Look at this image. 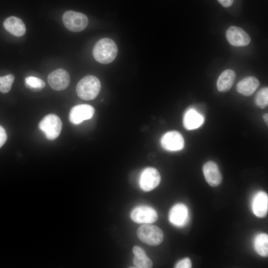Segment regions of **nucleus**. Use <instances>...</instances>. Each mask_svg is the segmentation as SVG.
Here are the masks:
<instances>
[{
  "mask_svg": "<svg viewBox=\"0 0 268 268\" xmlns=\"http://www.w3.org/2000/svg\"><path fill=\"white\" fill-rule=\"evenodd\" d=\"M118 54V48L111 39L103 38L98 40L93 49V55L95 60L102 64L112 62Z\"/></svg>",
  "mask_w": 268,
  "mask_h": 268,
  "instance_id": "1",
  "label": "nucleus"
},
{
  "mask_svg": "<svg viewBox=\"0 0 268 268\" xmlns=\"http://www.w3.org/2000/svg\"><path fill=\"white\" fill-rule=\"evenodd\" d=\"M100 80L92 75L85 76L78 82L76 91L78 96L84 100H91L95 98L101 90Z\"/></svg>",
  "mask_w": 268,
  "mask_h": 268,
  "instance_id": "2",
  "label": "nucleus"
},
{
  "mask_svg": "<svg viewBox=\"0 0 268 268\" xmlns=\"http://www.w3.org/2000/svg\"><path fill=\"white\" fill-rule=\"evenodd\" d=\"M137 236L143 243L150 246H157L163 240L162 230L158 226L150 224H144L139 227Z\"/></svg>",
  "mask_w": 268,
  "mask_h": 268,
  "instance_id": "3",
  "label": "nucleus"
},
{
  "mask_svg": "<svg viewBox=\"0 0 268 268\" xmlns=\"http://www.w3.org/2000/svg\"><path fill=\"white\" fill-rule=\"evenodd\" d=\"M38 127L44 134L47 139L53 140L60 135L62 128V123L58 116L50 114L43 118L39 123Z\"/></svg>",
  "mask_w": 268,
  "mask_h": 268,
  "instance_id": "4",
  "label": "nucleus"
},
{
  "mask_svg": "<svg viewBox=\"0 0 268 268\" xmlns=\"http://www.w3.org/2000/svg\"><path fill=\"white\" fill-rule=\"evenodd\" d=\"M62 20L65 27L72 32L83 30L88 23V18L84 14L72 10L65 12Z\"/></svg>",
  "mask_w": 268,
  "mask_h": 268,
  "instance_id": "5",
  "label": "nucleus"
},
{
  "mask_svg": "<svg viewBox=\"0 0 268 268\" xmlns=\"http://www.w3.org/2000/svg\"><path fill=\"white\" fill-rule=\"evenodd\" d=\"M161 180L160 175L157 169L147 167L141 172L139 186L144 191H150L158 186Z\"/></svg>",
  "mask_w": 268,
  "mask_h": 268,
  "instance_id": "6",
  "label": "nucleus"
},
{
  "mask_svg": "<svg viewBox=\"0 0 268 268\" xmlns=\"http://www.w3.org/2000/svg\"><path fill=\"white\" fill-rule=\"evenodd\" d=\"M131 219L135 222L151 224L158 218L157 212L148 206H139L134 208L131 213Z\"/></svg>",
  "mask_w": 268,
  "mask_h": 268,
  "instance_id": "7",
  "label": "nucleus"
},
{
  "mask_svg": "<svg viewBox=\"0 0 268 268\" xmlns=\"http://www.w3.org/2000/svg\"><path fill=\"white\" fill-rule=\"evenodd\" d=\"M94 108L88 104H80L73 107L69 113V120L74 125H78L92 118Z\"/></svg>",
  "mask_w": 268,
  "mask_h": 268,
  "instance_id": "8",
  "label": "nucleus"
},
{
  "mask_svg": "<svg viewBox=\"0 0 268 268\" xmlns=\"http://www.w3.org/2000/svg\"><path fill=\"white\" fill-rule=\"evenodd\" d=\"M48 82L54 90H63L68 86L70 82V76L67 70L63 68H58L48 75Z\"/></svg>",
  "mask_w": 268,
  "mask_h": 268,
  "instance_id": "9",
  "label": "nucleus"
},
{
  "mask_svg": "<svg viewBox=\"0 0 268 268\" xmlns=\"http://www.w3.org/2000/svg\"><path fill=\"white\" fill-rule=\"evenodd\" d=\"M160 141L162 147L170 151L180 150L184 146L183 137L177 131H170L165 133L161 137Z\"/></svg>",
  "mask_w": 268,
  "mask_h": 268,
  "instance_id": "10",
  "label": "nucleus"
},
{
  "mask_svg": "<svg viewBox=\"0 0 268 268\" xmlns=\"http://www.w3.org/2000/svg\"><path fill=\"white\" fill-rule=\"evenodd\" d=\"M228 42L232 46L242 47L248 45L250 41V36L240 27L230 26L226 31Z\"/></svg>",
  "mask_w": 268,
  "mask_h": 268,
  "instance_id": "11",
  "label": "nucleus"
},
{
  "mask_svg": "<svg viewBox=\"0 0 268 268\" xmlns=\"http://www.w3.org/2000/svg\"><path fill=\"white\" fill-rule=\"evenodd\" d=\"M169 219L175 226L181 227L185 225L189 219L187 207L183 203H177L174 205L169 211Z\"/></svg>",
  "mask_w": 268,
  "mask_h": 268,
  "instance_id": "12",
  "label": "nucleus"
},
{
  "mask_svg": "<svg viewBox=\"0 0 268 268\" xmlns=\"http://www.w3.org/2000/svg\"><path fill=\"white\" fill-rule=\"evenodd\" d=\"M207 183L212 187L219 186L222 182V175L217 165L213 161L206 162L202 168Z\"/></svg>",
  "mask_w": 268,
  "mask_h": 268,
  "instance_id": "13",
  "label": "nucleus"
},
{
  "mask_svg": "<svg viewBox=\"0 0 268 268\" xmlns=\"http://www.w3.org/2000/svg\"><path fill=\"white\" fill-rule=\"evenodd\" d=\"M252 208L254 214L259 217H265L268 211V196L264 191H259L253 197Z\"/></svg>",
  "mask_w": 268,
  "mask_h": 268,
  "instance_id": "14",
  "label": "nucleus"
},
{
  "mask_svg": "<svg viewBox=\"0 0 268 268\" xmlns=\"http://www.w3.org/2000/svg\"><path fill=\"white\" fill-rule=\"evenodd\" d=\"M4 28L16 37H21L26 32V27L23 21L16 16L7 17L3 23Z\"/></svg>",
  "mask_w": 268,
  "mask_h": 268,
  "instance_id": "15",
  "label": "nucleus"
},
{
  "mask_svg": "<svg viewBox=\"0 0 268 268\" xmlns=\"http://www.w3.org/2000/svg\"><path fill=\"white\" fill-rule=\"evenodd\" d=\"M260 85L259 80L255 76H249L241 80L237 84V91L246 96L252 95Z\"/></svg>",
  "mask_w": 268,
  "mask_h": 268,
  "instance_id": "16",
  "label": "nucleus"
},
{
  "mask_svg": "<svg viewBox=\"0 0 268 268\" xmlns=\"http://www.w3.org/2000/svg\"><path fill=\"white\" fill-rule=\"evenodd\" d=\"M204 121L203 117L196 110L190 108L185 113L183 118L184 127L188 130L199 128Z\"/></svg>",
  "mask_w": 268,
  "mask_h": 268,
  "instance_id": "17",
  "label": "nucleus"
},
{
  "mask_svg": "<svg viewBox=\"0 0 268 268\" xmlns=\"http://www.w3.org/2000/svg\"><path fill=\"white\" fill-rule=\"evenodd\" d=\"M236 77V73L232 69L224 70L219 75L217 81V88L221 92L228 91L232 86Z\"/></svg>",
  "mask_w": 268,
  "mask_h": 268,
  "instance_id": "18",
  "label": "nucleus"
},
{
  "mask_svg": "<svg viewBox=\"0 0 268 268\" xmlns=\"http://www.w3.org/2000/svg\"><path fill=\"white\" fill-rule=\"evenodd\" d=\"M133 252L134 255L133 262L136 268H150L152 267V261L141 248L135 246L133 247Z\"/></svg>",
  "mask_w": 268,
  "mask_h": 268,
  "instance_id": "19",
  "label": "nucleus"
},
{
  "mask_svg": "<svg viewBox=\"0 0 268 268\" xmlns=\"http://www.w3.org/2000/svg\"><path fill=\"white\" fill-rule=\"evenodd\" d=\"M254 247L260 256L267 257L268 256V235L264 233H259L254 240Z\"/></svg>",
  "mask_w": 268,
  "mask_h": 268,
  "instance_id": "20",
  "label": "nucleus"
},
{
  "mask_svg": "<svg viewBox=\"0 0 268 268\" xmlns=\"http://www.w3.org/2000/svg\"><path fill=\"white\" fill-rule=\"evenodd\" d=\"M24 83L27 88L34 92L40 91L46 86V84L43 80L35 76L26 77Z\"/></svg>",
  "mask_w": 268,
  "mask_h": 268,
  "instance_id": "21",
  "label": "nucleus"
},
{
  "mask_svg": "<svg viewBox=\"0 0 268 268\" xmlns=\"http://www.w3.org/2000/svg\"><path fill=\"white\" fill-rule=\"evenodd\" d=\"M255 101L256 105L260 108L264 109L267 107L268 104V87H265L258 92Z\"/></svg>",
  "mask_w": 268,
  "mask_h": 268,
  "instance_id": "22",
  "label": "nucleus"
},
{
  "mask_svg": "<svg viewBox=\"0 0 268 268\" xmlns=\"http://www.w3.org/2000/svg\"><path fill=\"white\" fill-rule=\"evenodd\" d=\"M14 80V76L12 74L0 76V92L2 93L8 92L11 88Z\"/></svg>",
  "mask_w": 268,
  "mask_h": 268,
  "instance_id": "23",
  "label": "nucleus"
},
{
  "mask_svg": "<svg viewBox=\"0 0 268 268\" xmlns=\"http://www.w3.org/2000/svg\"><path fill=\"white\" fill-rule=\"evenodd\" d=\"M176 268H190L192 267V262L189 258H185L179 261L175 266Z\"/></svg>",
  "mask_w": 268,
  "mask_h": 268,
  "instance_id": "24",
  "label": "nucleus"
},
{
  "mask_svg": "<svg viewBox=\"0 0 268 268\" xmlns=\"http://www.w3.org/2000/svg\"><path fill=\"white\" fill-rule=\"evenodd\" d=\"M7 135L4 129L0 126V148L5 143Z\"/></svg>",
  "mask_w": 268,
  "mask_h": 268,
  "instance_id": "25",
  "label": "nucleus"
},
{
  "mask_svg": "<svg viewBox=\"0 0 268 268\" xmlns=\"http://www.w3.org/2000/svg\"><path fill=\"white\" fill-rule=\"evenodd\" d=\"M217 1L224 7L230 6L233 3L234 0H217Z\"/></svg>",
  "mask_w": 268,
  "mask_h": 268,
  "instance_id": "26",
  "label": "nucleus"
},
{
  "mask_svg": "<svg viewBox=\"0 0 268 268\" xmlns=\"http://www.w3.org/2000/svg\"><path fill=\"white\" fill-rule=\"evenodd\" d=\"M268 114L267 113V114H265L263 116L265 122L267 124V125H268Z\"/></svg>",
  "mask_w": 268,
  "mask_h": 268,
  "instance_id": "27",
  "label": "nucleus"
}]
</instances>
